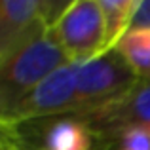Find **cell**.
Here are the masks:
<instances>
[{
    "label": "cell",
    "instance_id": "cell-6",
    "mask_svg": "<svg viewBox=\"0 0 150 150\" xmlns=\"http://www.w3.org/2000/svg\"><path fill=\"white\" fill-rule=\"evenodd\" d=\"M74 116H78L89 127L95 139V146L124 127L141 125L150 129V82H139L118 99Z\"/></svg>",
    "mask_w": 150,
    "mask_h": 150
},
{
    "label": "cell",
    "instance_id": "cell-10",
    "mask_svg": "<svg viewBox=\"0 0 150 150\" xmlns=\"http://www.w3.org/2000/svg\"><path fill=\"white\" fill-rule=\"evenodd\" d=\"M139 27H150V0H137L131 29H139Z\"/></svg>",
    "mask_w": 150,
    "mask_h": 150
},
{
    "label": "cell",
    "instance_id": "cell-4",
    "mask_svg": "<svg viewBox=\"0 0 150 150\" xmlns=\"http://www.w3.org/2000/svg\"><path fill=\"white\" fill-rule=\"evenodd\" d=\"M70 63L106 53V23L99 0H74L51 29Z\"/></svg>",
    "mask_w": 150,
    "mask_h": 150
},
{
    "label": "cell",
    "instance_id": "cell-8",
    "mask_svg": "<svg viewBox=\"0 0 150 150\" xmlns=\"http://www.w3.org/2000/svg\"><path fill=\"white\" fill-rule=\"evenodd\" d=\"M141 82H150V27H139L125 33L116 46Z\"/></svg>",
    "mask_w": 150,
    "mask_h": 150
},
{
    "label": "cell",
    "instance_id": "cell-5",
    "mask_svg": "<svg viewBox=\"0 0 150 150\" xmlns=\"http://www.w3.org/2000/svg\"><path fill=\"white\" fill-rule=\"evenodd\" d=\"M78 110L80 103L76 91V63H67L34 86L8 112L0 114V124H19L36 118L78 114Z\"/></svg>",
    "mask_w": 150,
    "mask_h": 150
},
{
    "label": "cell",
    "instance_id": "cell-2",
    "mask_svg": "<svg viewBox=\"0 0 150 150\" xmlns=\"http://www.w3.org/2000/svg\"><path fill=\"white\" fill-rule=\"evenodd\" d=\"M0 139L23 150H95L89 127L74 114L0 124Z\"/></svg>",
    "mask_w": 150,
    "mask_h": 150
},
{
    "label": "cell",
    "instance_id": "cell-9",
    "mask_svg": "<svg viewBox=\"0 0 150 150\" xmlns=\"http://www.w3.org/2000/svg\"><path fill=\"white\" fill-rule=\"evenodd\" d=\"M106 23V51L116 50L120 40L131 29L137 0H99Z\"/></svg>",
    "mask_w": 150,
    "mask_h": 150
},
{
    "label": "cell",
    "instance_id": "cell-1",
    "mask_svg": "<svg viewBox=\"0 0 150 150\" xmlns=\"http://www.w3.org/2000/svg\"><path fill=\"white\" fill-rule=\"evenodd\" d=\"M70 63L51 30L40 34L0 63V114L8 112L34 86Z\"/></svg>",
    "mask_w": 150,
    "mask_h": 150
},
{
    "label": "cell",
    "instance_id": "cell-7",
    "mask_svg": "<svg viewBox=\"0 0 150 150\" xmlns=\"http://www.w3.org/2000/svg\"><path fill=\"white\" fill-rule=\"evenodd\" d=\"M42 17V0H2L0 2V63L48 33Z\"/></svg>",
    "mask_w": 150,
    "mask_h": 150
},
{
    "label": "cell",
    "instance_id": "cell-11",
    "mask_svg": "<svg viewBox=\"0 0 150 150\" xmlns=\"http://www.w3.org/2000/svg\"><path fill=\"white\" fill-rule=\"evenodd\" d=\"M0 150H23V148H19L17 144L10 143V141H4V139H0Z\"/></svg>",
    "mask_w": 150,
    "mask_h": 150
},
{
    "label": "cell",
    "instance_id": "cell-3",
    "mask_svg": "<svg viewBox=\"0 0 150 150\" xmlns=\"http://www.w3.org/2000/svg\"><path fill=\"white\" fill-rule=\"evenodd\" d=\"M137 74L116 50L76 63V91L82 112H89L122 97L139 84Z\"/></svg>",
    "mask_w": 150,
    "mask_h": 150
}]
</instances>
